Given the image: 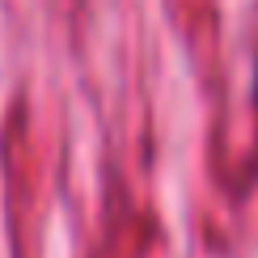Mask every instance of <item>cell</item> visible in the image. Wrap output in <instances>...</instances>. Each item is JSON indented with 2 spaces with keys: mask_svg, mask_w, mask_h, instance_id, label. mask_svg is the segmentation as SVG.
Returning <instances> with one entry per match:
<instances>
[{
  "mask_svg": "<svg viewBox=\"0 0 258 258\" xmlns=\"http://www.w3.org/2000/svg\"><path fill=\"white\" fill-rule=\"evenodd\" d=\"M254 102H258V59H254Z\"/></svg>",
  "mask_w": 258,
  "mask_h": 258,
  "instance_id": "obj_1",
  "label": "cell"
}]
</instances>
